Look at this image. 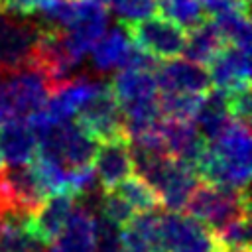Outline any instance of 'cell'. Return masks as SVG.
<instances>
[{
	"label": "cell",
	"mask_w": 252,
	"mask_h": 252,
	"mask_svg": "<svg viewBox=\"0 0 252 252\" xmlns=\"http://www.w3.org/2000/svg\"><path fill=\"white\" fill-rule=\"evenodd\" d=\"M211 85L219 91H234L250 85V49L224 43L207 63Z\"/></svg>",
	"instance_id": "11"
},
{
	"label": "cell",
	"mask_w": 252,
	"mask_h": 252,
	"mask_svg": "<svg viewBox=\"0 0 252 252\" xmlns=\"http://www.w3.org/2000/svg\"><path fill=\"white\" fill-rule=\"evenodd\" d=\"M108 6L122 20V24H130L152 16L156 10V0H110Z\"/></svg>",
	"instance_id": "28"
},
{
	"label": "cell",
	"mask_w": 252,
	"mask_h": 252,
	"mask_svg": "<svg viewBox=\"0 0 252 252\" xmlns=\"http://www.w3.org/2000/svg\"><path fill=\"white\" fill-rule=\"evenodd\" d=\"M77 124L96 142L126 136L124 118L110 83H100L98 91L77 112Z\"/></svg>",
	"instance_id": "5"
},
{
	"label": "cell",
	"mask_w": 252,
	"mask_h": 252,
	"mask_svg": "<svg viewBox=\"0 0 252 252\" xmlns=\"http://www.w3.org/2000/svg\"><path fill=\"white\" fill-rule=\"evenodd\" d=\"M37 136L28 120L10 116L0 122V154L8 165H26L35 158Z\"/></svg>",
	"instance_id": "16"
},
{
	"label": "cell",
	"mask_w": 252,
	"mask_h": 252,
	"mask_svg": "<svg viewBox=\"0 0 252 252\" xmlns=\"http://www.w3.org/2000/svg\"><path fill=\"white\" fill-rule=\"evenodd\" d=\"M114 191L138 213H148L161 207V201L156 189L140 175L126 177L118 187H114Z\"/></svg>",
	"instance_id": "22"
},
{
	"label": "cell",
	"mask_w": 252,
	"mask_h": 252,
	"mask_svg": "<svg viewBox=\"0 0 252 252\" xmlns=\"http://www.w3.org/2000/svg\"><path fill=\"white\" fill-rule=\"evenodd\" d=\"M122 252H161L159 246V215L156 211L134 215L120 228Z\"/></svg>",
	"instance_id": "18"
},
{
	"label": "cell",
	"mask_w": 252,
	"mask_h": 252,
	"mask_svg": "<svg viewBox=\"0 0 252 252\" xmlns=\"http://www.w3.org/2000/svg\"><path fill=\"white\" fill-rule=\"evenodd\" d=\"M226 104L230 110V116L238 122L248 124L252 116V96H250V85L228 91L226 93Z\"/></svg>",
	"instance_id": "30"
},
{
	"label": "cell",
	"mask_w": 252,
	"mask_h": 252,
	"mask_svg": "<svg viewBox=\"0 0 252 252\" xmlns=\"http://www.w3.org/2000/svg\"><path fill=\"white\" fill-rule=\"evenodd\" d=\"M102 81H93L89 77H71L63 83H59L47 102L43 104V110L53 122H65L77 116V112L83 108V104L98 91Z\"/></svg>",
	"instance_id": "13"
},
{
	"label": "cell",
	"mask_w": 252,
	"mask_h": 252,
	"mask_svg": "<svg viewBox=\"0 0 252 252\" xmlns=\"http://www.w3.org/2000/svg\"><path fill=\"white\" fill-rule=\"evenodd\" d=\"M126 33L138 49L146 51L154 59H175L183 53L187 32L163 16H148L130 24H124Z\"/></svg>",
	"instance_id": "3"
},
{
	"label": "cell",
	"mask_w": 252,
	"mask_h": 252,
	"mask_svg": "<svg viewBox=\"0 0 252 252\" xmlns=\"http://www.w3.org/2000/svg\"><path fill=\"white\" fill-rule=\"evenodd\" d=\"M250 150L248 124L234 120L222 134L207 142L193 169L207 183L244 191L250 179Z\"/></svg>",
	"instance_id": "1"
},
{
	"label": "cell",
	"mask_w": 252,
	"mask_h": 252,
	"mask_svg": "<svg viewBox=\"0 0 252 252\" xmlns=\"http://www.w3.org/2000/svg\"><path fill=\"white\" fill-rule=\"evenodd\" d=\"M75 207V195L69 191L49 195L28 219L30 230L35 236V240L41 246H47L63 230Z\"/></svg>",
	"instance_id": "12"
},
{
	"label": "cell",
	"mask_w": 252,
	"mask_h": 252,
	"mask_svg": "<svg viewBox=\"0 0 252 252\" xmlns=\"http://www.w3.org/2000/svg\"><path fill=\"white\" fill-rule=\"evenodd\" d=\"M96 2H100V4H104V6H108V2H110V0H96Z\"/></svg>",
	"instance_id": "35"
},
{
	"label": "cell",
	"mask_w": 252,
	"mask_h": 252,
	"mask_svg": "<svg viewBox=\"0 0 252 252\" xmlns=\"http://www.w3.org/2000/svg\"><path fill=\"white\" fill-rule=\"evenodd\" d=\"M130 49L132 41L126 33V28H112L110 32H104L91 47L93 65L100 73L122 69Z\"/></svg>",
	"instance_id": "20"
},
{
	"label": "cell",
	"mask_w": 252,
	"mask_h": 252,
	"mask_svg": "<svg viewBox=\"0 0 252 252\" xmlns=\"http://www.w3.org/2000/svg\"><path fill=\"white\" fill-rule=\"evenodd\" d=\"M136 215V211L114 191H102V199H100V217H104L106 220L118 224L120 228L132 220V217Z\"/></svg>",
	"instance_id": "27"
},
{
	"label": "cell",
	"mask_w": 252,
	"mask_h": 252,
	"mask_svg": "<svg viewBox=\"0 0 252 252\" xmlns=\"http://www.w3.org/2000/svg\"><path fill=\"white\" fill-rule=\"evenodd\" d=\"M154 75L161 93L205 94L211 89L207 69L189 59H165L163 63H158Z\"/></svg>",
	"instance_id": "10"
},
{
	"label": "cell",
	"mask_w": 252,
	"mask_h": 252,
	"mask_svg": "<svg viewBox=\"0 0 252 252\" xmlns=\"http://www.w3.org/2000/svg\"><path fill=\"white\" fill-rule=\"evenodd\" d=\"M93 169L102 191H110L118 187L126 177H130L134 171V161L128 138L120 136L98 142L93 158Z\"/></svg>",
	"instance_id": "9"
},
{
	"label": "cell",
	"mask_w": 252,
	"mask_h": 252,
	"mask_svg": "<svg viewBox=\"0 0 252 252\" xmlns=\"http://www.w3.org/2000/svg\"><path fill=\"white\" fill-rule=\"evenodd\" d=\"M96 217L87 207H75L63 230L47 244L45 252H94Z\"/></svg>",
	"instance_id": "15"
},
{
	"label": "cell",
	"mask_w": 252,
	"mask_h": 252,
	"mask_svg": "<svg viewBox=\"0 0 252 252\" xmlns=\"http://www.w3.org/2000/svg\"><path fill=\"white\" fill-rule=\"evenodd\" d=\"M222 45H224V41H222L219 30L215 28L213 20H203L195 28L189 30V33L185 37L183 53L189 61L205 65L219 53V49Z\"/></svg>",
	"instance_id": "21"
},
{
	"label": "cell",
	"mask_w": 252,
	"mask_h": 252,
	"mask_svg": "<svg viewBox=\"0 0 252 252\" xmlns=\"http://www.w3.org/2000/svg\"><path fill=\"white\" fill-rule=\"evenodd\" d=\"M232 122L234 118L230 116V110L226 104V93L219 89H209L203 94L201 104L193 116V124L197 126L199 134L207 142H211L219 134H222Z\"/></svg>",
	"instance_id": "17"
},
{
	"label": "cell",
	"mask_w": 252,
	"mask_h": 252,
	"mask_svg": "<svg viewBox=\"0 0 252 252\" xmlns=\"http://www.w3.org/2000/svg\"><path fill=\"white\" fill-rule=\"evenodd\" d=\"M4 169V158H2V154H0V171Z\"/></svg>",
	"instance_id": "34"
},
{
	"label": "cell",
	"mask_w": 252,
	"mask_h": 252,
	"mask_svg": "<svg viewBox=\"0 0 252 252\" xmlns=\"http://www.w3.org/2000/svg\"><path fill=\"white\" fill-rule=\"evenodd\" d=\"M2 79H4L2 87L10 98L14 116H28L39 110L47 102L53 91L51 81L35 65H26L22 69H16L4 75Z\"/></svg>",
	"instance_id": "7"
},
{
	"label": "cell",
	"mask_w": 252,
	"mask_h": 252,
	"mask_svg": "<svg viewBox=\"0 0 252 252\" xmlns=\"http://www.w3.org/2000/svg\"><path fill=\"white\" fill-rule=\"evenodd\" d=\"M159 246L161 252H222L209 226L179 211L159 215Z\"/></svg>",
	"instance_id": "4"
},
{
	"label": "cell",
	"mask_w": 252,
	"mask_h": 252,
	"mask_svg": "<svg viewBox=\"0 0 252 252\" xmlns=\"http://www.w3.org/2000/svg\"><path fill=\"white\" fill-rule=\"evenodd\" d=\"M39 24L0 10V77L32 65Z\"/></svg>",
	"instance_id": "6"
},
{
	"label": "cell",
	"mask_w": 252,
	"mask_h": 252,
	"mask_svg": "<svg viewBox=\"0 0 252 252\" xmlns=\"http://www.w3.org/2000/svg\"><path fill=\"white\" fill-rule=\"evenodd\" d=\"M106 24L108 12L104 4L96 0H79L75 16L63 30V33L71 49L79 57H85L94 45V41L106 32Z\"/></svg>",
	"instance_id": "8"
},
{
	"label": "cell",
	"mask_w": 252,
	"mask_h": 252,
	"mask_svg": "<svg viewBox=\"0 0 252 252\" xmlns=\"http://www.w3.org/2000/svg\"><path fill=\"white\" fill-rule=\"evenodd\" d=\"M94 252H122L120 226L106 220L104 217L96 219V246Z\"/></svg>",
	"instance_id": "29"
},
{
	"label": "cell",
	"mask_w": 252,
	"mask_h": 252,
	"mask_svg": "<svg viewBox=\"0 0 252 252\" xmlns=\"http://www.w3.org/2000/svg\"><path fill=\"white\" fill-rule=\"evenodd\" d=\"M215 236L222 252H244L250 250V215H240L215 230Z\"/></svg>",
	"instance_id": "25"
},
{
	"label": "cell",
	"mask_w": 252,
	"mask_h": 252,
	"mask_svg": "<svg viewBox=\"0 0 252 252\" xmlns=\"http://www.w3.org/2000/svg\"><path fill=\"white\" fill-rule=\"evenodd\" d=\"M45 0H0V10L12 16H30L39 10Z\"/></svg>",
	"instance_id": "32"
},
{
	"label": "cell",
	"mask_w": 252,
	"mask_h": 252,
	"mask_svg": "<svg viewBox=\"0 0 252 252\" xmlns=\"http://www.w3.org/2000/svg\"><path fill=\"white\" fill-rule=\"evenodd\" d=\"M199 6L203 10V14L211 16V18H217V16L232 12V10H246L248 12V8L240 4V0H199Z\"/></svg>",
	"instance_id": "31"
},
{
	"label": "cell",
	"mask_w": 252,
	"mask_h": 252,
	"mask_svg": "<svg viewBox=\"0 0 252 252\" xmlns=\"http://www.w3.org/2000/svg\"><path fill=\"white\" fill-rule=\"evenodd\" d=\"M185 209L193 219H197L215 232L236 217L250 215L248 189L238 191L203 181L197 183V187L193 189Z\"/></svg>",
	"instance_id": "2"
},
{
	"label": "cell",
	"mask_w": 252,
	"mask_h": 252,
	"mask_svg": "<svg viewBox=\"0 0 252 252\" xmlns=\"http://www.w3.org/2000/svg\"><path fill=\"white\" fill-rule=\"evenodd\" d=\"M211 20H213L215 28L219 30L224 43L250 49L252 32H250V18H248L246 10H232V12L220 14Z\"/></svg>",
	"instance_id": "23"
},
{
	"label": "cell",
	"mask_w": 252,
	"mask_h": 252,
	"mask_svg": "<svg viewBox=\"0 0 252 252\" xmlns=\"http://www.w3.org/2000/svg\"><path fill=\"white\" fill-rule=\"evenodd\" d=\"M156 10L183 30H191L205 20L199 0H156Z\"/></svg>",
	"instance_id": "24"
},
{
	"label": "cell",
	"mask_w": 252,
	"mask_h": 252,
	"mask_svg": "<svg viewBox=\"0 0 252 252\" xmlns=\"http://www.w3.org/2000/svg\"><path fill=\"white\" fill-rule=\"evenodd\" d=\"M30 215L16 209L0 211V252H41L30 230Z\"/></svg>",
	"instance_id": "19"
},
{
	"label": "cell",
	"mask_w": 252,
	"mask_h": 252,
	"mask_svg": "<svg viewBox=\"0 0 252 252\" xmlns=\"http://www.w3.org/2000/svg\"><path fill=\"white\" fill-rule=\"evenodd\" d=\"M203 94H187V93H161L159 94V110L163 118L175 120H193Z\"/></svg>",
	"instance_id": "26"
},
{
	"label": "cell",
	"mask_w": 252,
	"mask_h": 252,
	"mask_svg": "<svg viewBox=\"0 0 252 252\" xmlns=\"http://www.w3.org/2000/svg\"><path fill=\"white\" fill-rule=\"evenodd\" d=\"M10 116H14V110H12V104H10V98L4 91V87L0 85V122H4Z\"/></svg>",
	"instance_id": "33"
},
{
	"label": "cell",
	"mask_w": 252,
	"mask_h": 252,
	"mask_svg": "<svg viewBox=\"0 0 252 252\" xmlns=\"http://www.w3.org/2000/svg\"><path fill=\"white\" fill-rule=\"evenodd\" d=\"M159 136H161L165 152L171 158L189 163L191 167H195L199 156L203 154L207 146V140L199 134L193 120L163 118L159 124Z\"/></svg>",
	"instance_id": "14"
}]
</instances>
